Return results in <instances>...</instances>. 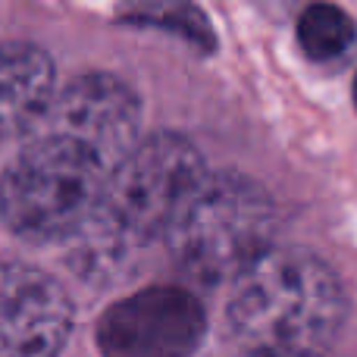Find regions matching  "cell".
Returning a JSON list of instances; mask_svg holds the SVG:
<instances>
[{
	"label": "cell",
	"mask_w": 357,
	"mask_h": 357,
	"mask_svg": "<svg viewBox=\"0 0 357 357\" xmlns=\"http://www.w3.org/2000/svg\"><path fill=\"white\" fill-rule=\"evenodd\" d=\"M210 169L201 151L176 132H154L113 169L104 201L75 235V260L88 276H107L142 245L167 238Z\"/></svg>",
	"instance_id": "obj_1"
},
{
	"label": "cell",
	"mask_w": 357,
	"mask_h": 357,
	"mask_svg": "<svg viewBox=\"0 0 357 357\" xmlns=\"http://www.w3.org/2000/svg\"><path fill=\"white\" fill-rule=\"evenodd\" d=\"M348 295L335 270L304 248H273L232 282L226 320L245 351L320 354L342 333Z\"/></svg>",
	"instance_id": "obj_2"
},
{
	"label": "cell",
	"mask_w": 357,
	"mask_h": 357,
	"mask_svg": "<svg viewBox=\"0 0 357 357\" xmlns=\"http://www.w3.org/2000/svg\"><path fill=\"white\" fill-rule=\"evenodd\" d=\"M113 169L60 132L35 135L0 176V220L25 241L75 238L104 201Z\"/></svg>",
	"instance_id": "obj_3"
},
{
	"label": "cell",
	"mask_w": 357,
	"mask_h": 357,
	"mask_svg": "<svg viewBox=\"0 0 357 357\" xmlns=\"http://www.w3.org/2000/svg\"><path fill=\"white\" fill-rule=\"evenodd\" d=\"M279 210L273 195L245 173H210L195 201L169 229L176 266L204 285L235 282L273 251Z\"/></svg>",
	"instance_id": "obj_4"
},
{
	"label": "cell",
	"mask_w": 357,
	"mask_h": 357,
	"mask_svg": "<svg viewBox=\"0 0 357 357\" xmlns=\"http://www.w3.org/2000/svg\"><path fill=\"white\" fill-rule=\"evenodd\" d=\"M207 310L182 285H148L110 304L94 326L100 357H195Z\"/></svg>",
	"instance_id": "obj_5"
},
{
	"label": "cell",
	"mask_w": 357,
	"mask_h": 357,
	"mask_svg": "<svg viewBox=\"0 0 357 357\" xmlns=\"http://www.w3.org/2000/svg\"><path fill=\"white\" fill-rule=\"evenodd\" d=\"M47 129L79 142L116 169L142 142V100L116 75L82 73L60 88Z\"/></svg>",
	"instance_id": "obj_6"
},
{
	"label": "cell",
	"mask_w": 357,
	"mask_h": 357,
	"mask_svg": "<svg viewBox=\"0 0 357 357\" xmlns=\"http://www.w3.org/2000/svg\"><path fill=\"white\" fill-rule=\"evenodd\" d=\"M66 289L31 264H0V357H56L73 335Z\"/></svg>",
	"instance_id": "obj_7"
},
{
	"label": "cell",
	"mask_w": 357,
	"mask_h": 357,
	"mask_svg": "<svg viewBox=\"0 0 357 357\" xmlns=\"http://www.w3.org/2000/svg\"><path fill=\"white\" fill-rule=\"evenodd\" d=\"M56 94V66L41 44H0V148L47 126Z\"/></svg>",
	"instance_id": "obj_8"
},
{
	"label": "cell",
	"mask_w": 357,
	"mask_h": 357,
	"mask_svg": "<svg viewBox=\"0 0 357 357\" xmlns=\"http://www.w3.org/2000/svg\"><path fill=\"white\" fill-rule=\"evenodd\" d=\"M354 38V19L333 3H314L298 16V44L317 63H333L345 56Z\"/></svg>",
	"instance_id": "obj_9"
},
{
	"label": "cell",
	"mask_w": 357,
	"mask_h": 357,
	"mask_svg": "<svg viewBox=\"0 0 357 357\" xmlns=\"http://www.w3.org/2000/svg\"><path fill=\"white\" fill-rule=\"evenodd\" d=\"M119 16H123V22H129V25L173 31L176 38L188 41L191 47H197L201 54H210V50L216 47V31L210 29V19L204 16L201 6H191V3H138V6H126Z\"/></svg>",
	"instance_id": "obj_10"
},
{
	"label": "cell",
	"mask_w": 357,
	"mask_h": 357,
	"mask_svg": "<svg viewBox=\"0 0 357 357\" xmlns=\"http://www.w3.org/2000/svg\"><path fill=\"white\" fill-rule=\"evenodd\" d=\"M238 357H323V354H291V351H245Z\"/></svg>",
	"instance_id": "obj_11"
},
{
	"label": "cell",
	"mask_w": 357,
	"mask_h": 357,
	"mask_svg": "<svg viewBox=\"0 0 357 357\" xmlns=\"http://www.w3.org/2000/svg\"><path fill=\"white\" fill-rule=\"evenodd\" d=\"M351 91H354V107H357V75H354V88H351Z\"/></svg>",
	"instance_id": "obj_12"
}]
</instances>
